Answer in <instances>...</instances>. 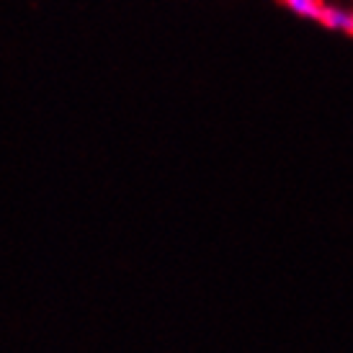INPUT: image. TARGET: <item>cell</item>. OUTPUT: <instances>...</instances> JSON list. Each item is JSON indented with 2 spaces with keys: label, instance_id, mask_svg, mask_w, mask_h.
<instances>
[{
  "label": "cell",
  "instance_id": "cell-2",
  "mask_svg": "<svg viewBox=\"0 0 353 353\" xmlns=\"http://www.w3.org/2000/svg\"><path fill=\"white\" fill-rule=\"evenodd\" d=\"M284 8H289L292 13H296V16H302V19H312V21H320V16H323V10L327 3H323V0H279Z\"/></svg>",
  "mask_w": 353,
  "mask_h": 353
},
{
  "label": "cell",
  "instance_id": "cell-1",
  "mask_svg": "<svg viewBox=\"0 0 353 353\" xmlns=\"http://www.w3.org/2000/svg\"><path fill=\"white\" fill-rule=\"evenodd\" d=\"M320 23L330 31H341V34H348L353 37V10L341 8V6H325L323 16H320Z\"/></svg>",
  "mask_w": 353,
  "mask_h": 353
}]
</instances>
